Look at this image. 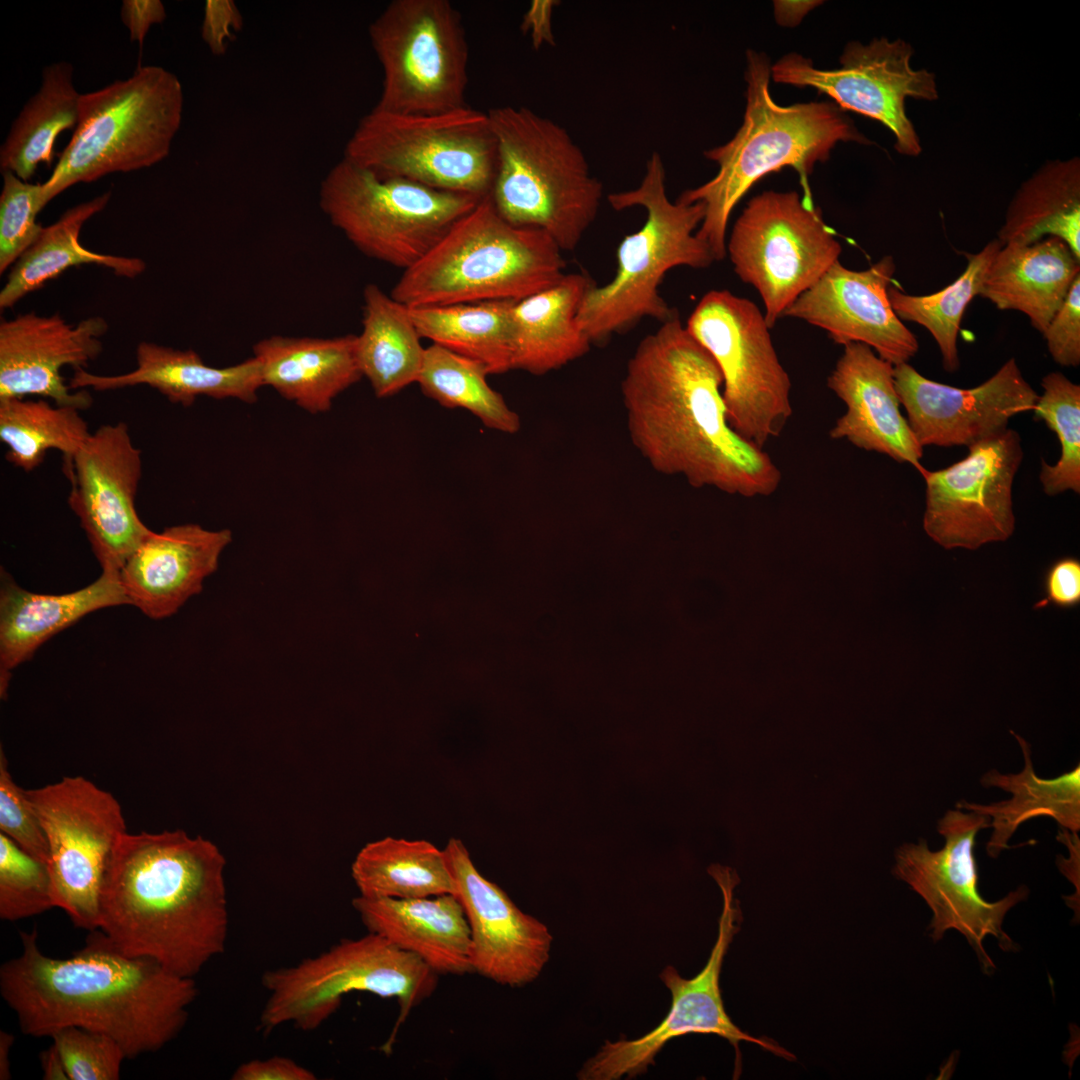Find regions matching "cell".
I'll return each instance as SVG.
<instances>
[{
    "instance_id": "6da1fadb",
    "label": "cell",
    "mask_w": 1080,
    "mask_h": 1080,
    "mask_svg": "<svg viewBox=\"0 0 1080 1080\" xmlns=\"http://www.w3.org/2000/svg\"><path fill=\"white\" fill-rule=\"evenodd\" d=\"M723 377L677 311L629 359L621 396L630 440L656 472L747 498L770 496L781 471L727 420Z\"/></svg>"
},
{
    "instance_id": "7a4b0ae2",
    "label": "cell",
    "mask_w": 1080,
    "mask_h": 1080,
    "mask_svg": "<svg viewBox=\"0 0 1080 1080\" xmlns=\"http://www.w3.org/2000/svg\"><path fill=\"white\" fill-rule=\"evenodd\" d=\"M65 959L38 946V931H21L22 952L2 964L0 992L21 1031L51 1036L75 1026L112 1037L132 1059L156 1052L185 1026L198 995L194 978L119 951L99 929Z\"/></svg>"
},
{
    "instance_id": "3957f363",
    "label": "cell",
    "mask_w": 1080,
    "mask_h": 1080,
    "mask_svg": "<svg viewBox=\"0 0 1080 1080\" xmlns=\"http://www.w3.org/2000/svg\"><path fill=\"white\" fill-rule=\"evenodd\" d=\"M225 865L220 849L201 836L126 832L104 874L98 929L122 953L194 978L225 950Z\"/></svg>"
},
{
    "instance_id": "277c9868",
    "label": "cell",
    "mask_w": 1080,
    "mask_h": 1080,
    "mask_svg": "<svg viewBox=\"0 0 1080 1080\" xmlns=\"http://www.w3.org/2000/svg\"><path fill=\"white\" fill-rule=\"evenodd\" d=\"M744 79L742 125L728 142L704 152L718 165L717 174L677 198L704 205L696 235L709 246L715 261L726 256L732 211L761 178L791 167L800 176L804 197L811 200L807 179L816 164L828 160L840 142L870 143L832 101L777 104L770 93L771 63L764 52L747 50Z\"/></svg>"
},
{
    "instance_id": "5b68a950",
    "label": "cell",
    "mask_w": 1080,
    "mask_h": 1080,
    "mask_svg": "<svg viewBox=\"0 0 1080 1080\" xmlns=\"http://www.w3.org/2000/svg\"><path fill=\"white\" fill-rule=\"evenodd\" d=\"M565 266L547 233L510 224L487 194L403 271L390 295L407 307L519 301L556 284Z\"/></svg>"
},
{
    "instance_id": "8992f818",
    "label": "cell",
    "mask_w": 1080,
    "mask_h": 1080,
    "mask_svg": "<svg viewBox=\"0 0 1080 1080\" xmlns=\"http://www.w3.org/2000/svg\"><path fill=\"white\" fill-rule=\"evenodd\" d=\"M487 113L496 140L489 193L495 209L510 224L542 230L562 251L573 250L603 197L584 152L564 127L529 108Z\"/></svg>"
},
{
    "instance_id": "52a82bcc",
    "label": "cell",
    "mask_w": 1080,
    "mask_h": 1080,
    "mask_svg": "<svg viewBox=\"0 0 1080 1080\" xmlns=\"http://www.w3.org/2000/svg\"><path fill=\"white\" fill-rule=\"evenodd\" d=\"M607 199L617 211L644 208L646 219L619 244L613 278L602 286L594 282L584 295L578 323L592 344H600L646 317L666 321L676 312L660 295L666 273L679 266L705 269L715 262L709 246L696 235L704 205L669 199L665 166L658 152L650 155L637 187L610 193Z\"/></svg>"
},
{
    "instance_id": "ba28073f",
    "label": "cell",
    "mask_w": 1080,
    "mask_h": 1080,
    "mask_svg": "<svg viewBox=\"0 0 1080 1080\" xmlns=\"http://www.w3.org/2000/svg\"><path fill=\"white\" fill-rule=\"evenodd\" d=\"M183 105L178 77L154 65L81 94L72 138L42 183L43 206L75 184L165 159L181 126Z\"/></svg>"
},
{
    "instance_id": "9c48e42d",
    "label": "cell",
    "mask_w": 1080,
    "mask_h": 1080,
    "mask_svg": "<svg viewBox=\"0 0 1080 1080\" xmlns=\"http://www.w3.org/2000/svg\"><path fill=\"white\" fill-rule=\"evenodd\" d=\"M438 974L416 955L368 932L341 939L326 951L291 966L263 973L267 999L260 1026L266 1033L293 1024L313 1031L325 1023L351 992L393 998L399 1016L384 1049L389 1051L400 1025L438 986Z\"/></svg>"
},
{
    "instance_id": "30bf717a",
    "label": "cell",
    "mask_w": 1080,
    "mask_h": 1080,
    "mask_svg": "<svg viewBox=\"0 0 1080 1080\" xmlns=\"http://www.w3.org/2000/svg\"><path fill=\"white\" fill-rule=\"evenodd\" d=\"M344 158L383 178L483 197L496 170L488 113L464 106L418 114L373 108L349 138Z\"/></svg>"
},
{
    "instance_id": "8fae6325",
    "label": "cell",
    "mask_w": 1080,
    "mask_h": 1080,
    "mask_svg": "<svg viewBox=\"0 0 1080 1080\" xmlns=\"http://www.w3.org/2000/svg\"><path fill=\"white\" fill-rule=\"evenodd\" d=\"M482 197L383 178L342 158L321 182L319 205L363 254L408 269Z\"/></svg>"
},
{
    "instance_id": "7c38bea8",
    "label": "cell",
    "mask_w": 1080,
    "mask_h": 1080,
    "mask_svg": "<svg viewBox=\"0 0 1080 1080\" xmlns=\"http://www.w3.org/2000/svg\"><path fill=\"white\" fill-rule=\"evenodd\" d=\"M368 32L383 71L375 108L432 114L466 106L468 45L448 0H394Z\"/></svg>"
},
{
    "instance_id": "4fadbf2b",
    "label": "cell",
    "mask_w": 1080,
    "mask_h": 1080,
    "mask_svg": "<svg viewBox=\"0 0 1080 1080\" xmlns=\"http://www.w3.org/2000/svg\"><path fill=\"white\" fill-rule=\"evenodd\" d=\"M685 326L720 369L730 426L761 448L778 437L792 416L791 380L757 305L728 290H711Z\"/></svg>"
},
{
    "instance_id": "5bb4252c",
    "label": "cell",
    "mask_w": 1080,
    "mask_h": 1080,
    "mask_svg": "<svg viewBox=\"0 0 1080 1080\" xmlns=\"http://www.w3.org/2000/svg\"><path fill=\"white\" fill-rule=\"evenodd\" d=\"M841 251L820 209L796 191L751 198L726 240L734 272L759 293L770 328L839 261Z\"/></svg>"
},
{
    "instance_id": "9a60e30c",
    "label": "cell",
    "mask_w": 1080,
    "mask_h": 1080,
    "mask_svg": "<svg viewBox=\"0 0 1080 1080\" xmlns=\"http://www.w3.org/2000/svg\"><path fill=\"white\" fill-rule=\"evenodd\" d=\"M990 826V818L973 811L950 809L938 820L937 830L945 838L943 848L932 851L925 840L907 843L896 854L894 874L906 882L932 910L928 930L934 941L949 929H956L976 952L982 971L995 966L984 950L983 940L992 935L1004 951L1017 945L1003 931L1006 913L1029 895L1025 885L996 902L983 899L978 891V871L974 856L977 833Z\"/></svg>"
},
{
    "instance_id": "2e32d148",
    "label": "cell",
    "mask_w": 1080,
    "mask_h": 1080,
    "mask_svg": "<svg viewBox=\"0 0 1080 1080\" xmlns=\"http://www.w3.org/2000/svg\"><path fill=\"white\" fill-rule=\"evenodd\" d=\"M27 794L48 840L56 907L76 927L98 929L104 874L127 832L119 802L82 776L64 777Z\"/></svg>"
},
{
    "instance_id": "e0dca14e",
    "label": "cell",
    "mask_w": 1080,
    "mask_h": 1080,
    "mask_svg": "<svg viewBox=\"0 0 1080 1080\" xmlns=\"http://www.w3.org/2000/svg\"><path fill=\"white\" fill-rule=\"evenodd\" d=\"M724 895L718 936L705 967L693 978L682 977L667 966L660 979L671 993V1006L660 1024L633 1040L606 1041L600 1050L577 1073L580 1080L632 1079L655 1065V1057L672 1039L691 1033L713 1034L728 1040L736 1051L739 1069V1043L747 1041L787 1059L794 1056L767 1039L755 1038L742 1031L728 1016L721 994L720 974L724 957L740 927L741 915L732 899L733 883L721 869L713 872Z\"/></svg>"
},
{
    "instance_id": "ac0fdd59",
    "label": "cell",
    "mask_w": 1080,
    "mask_h": 1080,
    "mask_svg": "<svg viewBox=\"0 0 1080 1080\" xmlns=\"http://www.w3.org/2000/svg\"><path fill=\"white\" fill-rule=\"evenodd\" d=\"M911 46L903 40L875 38L867 44H846L833 69L817 68L811 59L790 52L771 64L775 83L811 87L827 95L841 110H850L885 125L895 149L905 156L921 151L919 137L905 111L908 97L938 98L934 74L910 65Z\"/></svg>"
},
{
    "instance_id": "d6986e66",
    "label": "cell",
    "mask_w": 1080,
    "mask_h": 1080,
    "mask_svg": "<svg viewBox=\"0 0 1080 1080\" xmlns=\"http://www.w3.org/2000/svg\"><path fill=\"white\" fill-rule=\"evenodd\" d=\"M951 466L924 470L923 528L945 549L975 550L1006 541L1014 532L1012 490L1023 459L1020 435L1012 429L968 447Z\"/></svg>"
},
{
    "instance_id": "ffe728a7",
    "label": "cell",
    "mask_w": 1080,
    "mask_h": 1080,
    "mask_svg": "<svg viewBox=\"0 0 1080 1080\" xmlns=\"http://www.w3.org/2000/svg\"><path fill=\"white\" fill-rule=\"evenodd\" d=\"M72 487L68 505L80 521L102 570H119L152 532L140 519L135 498L142 452L126 423L91 433L65 471Z\"/></svg>"
},
{
    "instance_id": "44dd1931",
    "label": "cell",
    "mask_w": 1080,
    "mask_h": 1080,
    "mask_svg": "<svg viewBox=\"0 0 1080 1080\" xmlns=\"http://www.w3.org/2000/svg\"><path fill=\"white\" fill-rule=\"evenodd\" d=\"M894 383L922 447H969L995 436L1008 429L1012 417L1033 410L1039 397L1014 358L974 388L930 380L908 363L894 366Z\"/></svg>"
},
{
    "instance_id": "7402d4cb",
    "label": "cell",
    "mask_w": 1080,
    "mask_h": 1080,
    "mask_svg": "<svg viewBox=\"0 0 1080 1080\" xmlns=\"http://www.w3.org/2000/svg\"><path fill=\"white\" fill-rule=\"evenodd\" d=\"M443 850L468 921L474 973L512 988L536 980L550 958L548 927L485 878L460 839L450 838Z\"/></svg>"
},
{
    "instance_id": "603a6c76",
    "label": "cell",
    "mask_w": 1080,
    "mask_h": 1080,
    "mask_svg": "<svg viewBox=\"0 0 1080 1080\" xmlns=\"http://www.w3.org/2000/svg\"><path fill=\"white\" fill-rule=\"evenodd\" d=\"M895 269L890 255L860 271L837 261L791 304L783 317L819 327L843 346L865 344L894 366L908 363L919 344L888 298Z\"/></svg>"
},
{
    "instance_id": "cb8c5ba5",
    "label": "cell",
    "mask_w": 1080,
    "mask_h": 1080,
    "mask_svg": "<svg viewBox=\"0 0 1080 1080\" xmlns=\"http://www.w3.org/2000/svg\"><path fill=\"white\" fill-rule=\"evenodd\" d=\"M108 323L100 316L75 325L59 314L35 312L0 323V400L38 396L80 410L92 405L87 390H72L61 369L84 368L102 352Z\"/></svg>"
},
{
    "instance_id": "d4e9b609",
    "label": "cell",
    "mask_w": 1080,
    "mask_h": 1080,
    "mask_svg": "<svg viewBox=\"0 0 1080 1080\" xmlns=\"http://www.w3.org/2000/svg\"><path fill=\"white\" fill-rule=\"evenodd\" d=\"M827 386L846 406L829 431L832 439L911 464L920 473L925 470L920 463L923 447L900 412L894 365L869 346L850 343L844 346Z\"/></svg>"
},
{
    "instance_id": "484cf974",
    "label": "cell",
    "mask_w": 1080,
    "mask_h": 1080,
    "mask_svg": "<svg viewBox=\"0 0 1080 1080\" xmlns=\"http://www.w3.org/2000/svg\"><path fill=\"white\" fill-rule=\"evenodd\" d=\"M231 541L229 529L209 530L198 524L152 531L119 571L130 605L154 620L174 615L201 592Z\"/></svg>"
},
{
    "instance_id": "4316f807",
    "label": "cell",
    "mask_w": 1080,
    "mask_h": 1080,
    "mask_svg": "<svg viewBox=\"0 0 1080 1080\" xmlns=\"http://www.w3.org/2000/svg\"><path fill=\"white\" fill-rule=\"evenodd\" d=\"M130 605L119 570L104 569L89 585L63 594L34 593L1 569L0 696L7 697L12 671L30 660L51 637L94 611Z\"/></svg>"
},
{
    "instance_id": "83f0119b",
    "label": "cell",
    "mask_w": 1080,
    "mask_h": 1080,
    "mask_svg": "<svg viewBox=\"0 0 1080 1080\" xmlns=\"http://www.w3.org/2000/svg\"><path fill=\"white\" fill-rule=\"evenodd\" d=\"M136 361L134 370L117 375H97L84 368L74 369L68 385L72 390L95 391L147 385L183 407H190L200 396L253 403L257 400L258 390L263 387L260 363L254 356L220 368L207 365L191 349L143 341L137 346Z\"/></svg>"
},
{
    "instance_id": "f1b7e54d",
    "label": "cell",
    "mask_w": 1080,
    "mask_h": 1080,
    "mask_svg": "<svg viewBox=\"0 0 1080 1080\" xmlns=\"http://www.w3.org/2000/svg\"><path fill=\"white\" fill-rule=\"evenodd\" d=\"M352 905L368 932L416 955L438 975L474 973L470 929L455 894L414 899L357 896Z\"/></svg>"
},
{
    "instance_id": "f546056e",
    "label": "cell",
    "mask_w": 1080,
    "mask_h": 1080,
    "mask_svg": "<svg viewBox=\"0 0 1080 1080\" xmlns=\"http://www.w3.org/2000/svg\"><path fill=\"white\" fill-rule=\"evenodd\" d=\"M263 386L312 414L327 412L333 400L362 378L356 335L334 338L273 335L254 344Z\"/></svg>"
},
{
    "instance_id": "4dcf8cb0",
    "label": "cell",
    "mask_w": 1080,
    "mask_h": 1080,
    "mask_svg": "<svg viewBox=\"0 0 1080 1080\" xmlns=\"http://www.w3.org/2000/svg\"><path fill=\"white\" fill-rule=\"evenodd\" d=\"M1079 275L1080 261L1060 238L1007 244L992 261L979 296L1000 310L1024 313L1043 334Z\"/></svg>"
},
{
    "instance_id": "1f68e13d",
    "label": "cell",
    "mask_w": 1080,
    "mask_h": 1080,
    "mask_svg": "<svg viewBox=\"0 0 1080 1080\" xmlns=\"http://www.w3.org/2000/svg\"><path fill=\"white\" fill-rule=\"evenodd\" d=\"M593 283L584 273H569L553 286L513 303V369L544 375L590 350L592 343L578 323V312Z\"/></svg>"
},
{
    "instance_id": "d6a6232c",
    "label": "cell",
    "mask_w": 1080,
    "mask_h": 1080,
    "mask_svg": "<svg viewBox=\"0 0 1080 1080\" xmlns=\"http://www.w3.org/2000/svg\"><path fill=\"white\" fill-rule=\"evenodd\" d=\"M1024 756V768L1019 773L1002 774L992 769L984 773L980 783L985 788H1000L1011 794L1010 799L979 804L960 801L958 809H965L990 818L993 831L986 844L987 854L997 858L1010 848L1009 839L1017 828L1032 818L1048 816L1061 828L1071 832L1080 829V765L1062 775L1045 779L1034 771L1029 744L1011 731Z\"/></svg>"
},
{
    "instance_id": "836d02e7",
    "label": "cell",
    "mask_w": 1080,
    "mask_h": 1080,
    "mask_svg": "<svg viewBox=\"0 0 1080 1080\" xmlns=\"http://www.w3.org/2000/svg\"><path fill=\"white\" fill-rule=\"evenodd\" d=\"M111 192H105L64 212L53 224L43 227L34 244L11 269L0 292V308L16 305L23 297L57 278L71 267L93 264L106 267L118 277L133 279L146 269L137 257L103 254L85 248L79 240L81 229L92 216L108 204Z\"/></svg>"
},
{
    "instance_id": "e575fe53",
    "label": "cell",
    "mask_w": 1080,
    "mask_h": 1080,
    "mask_svg": "<svg viewBox=\"0 0 1080 1080\" xmlns=\"http://www.w3.org/2000/svg\"><path fill=\"white\" fill-rule=\"evenodd\" d=\"M363 301L358 366L378 398L390 397L417 382L425 348L406 305L376 284L365 286Z\"/></svg>"
},
{
    "instance_id": "d590c367",
    "label": "cell",
    "mask_w": 1080,
    "mask_h": 1080,
    "mask_svg": "<svg viewBox=\"0 0 1080 1080\" xmlns=\"http://www.w3.org/2000/svg\"><path fill=\"white\" fill-rule=\"evenodd\" d=\"M1043 237L1063 240L1080 261V162L1078 157L1043 165L1013 197L998 240L1031 245Z\"/></svg>"
},
{
    "instance_id": "8d00e7d4",
    "label": "cell",
    "mask_w": 1080,
    "mask_h": 1080,
    "mask_svg": "<svg viewBox=\"0 0 1080 1080\" xmlns=\"http://www.w3.org/2000/svg\"><path fill=\"white\" fill-rule=\"evenodd\" d=\"M80 96L70 63L44 67L39 89L24 104L1 145V171L29 181L40 163L49 166L57 136L77 125Z\"/></svg>"
},
{
    "instance_id": "74e56055",
    "label": "cell",
    "mask_w": 1080,
    "mask_h": 1080,
    "mask_svg": "<svg viewBox=\"0 0 1080 1080\" xmlns=\"http://www.w3.org/2000/svg\"><path fill=\"white\" fill-rule=\"evenodd\" d=\"M359 896L414 899L455 894L444 850L426 840L385 837L367 843L351 865Z\"/></svg>"
},
{
    "instance_id": "f35d334b",
    "label": "cell",
    "mask_w": 1080,
    "mask_h": 1080,
    "mask_svg": "<svg viewBox=\"0 0 1080 1080\" xmlns=\"http://www.w3.org/2000/svg\"><path fill=\"white\" fill-rule=\"evenodd\" d=\"M514 302L495 300L408 308L421 338L480 362L489 374H503L513 370L511 308Z\"/></svg>"
},
{
    "instance_id": "ab89813d",
    "label": "cell",
    "mask_w": 1080,
    "mask_h": 1080,
    "mask_svg": "<svg viewBox=\"0 0 1080 1080\" xmlns=\"http://www.w3.org/2000/svg\"><path fill=\"white\" fill-rule=\"evenodd\" d=\"M80 411L43 398L0 400V440L7 446L6 460L31 472L54 449L63 454L68 470L91 435Z\"/></svg>"
},
{
    "instance_id": "60d3db41",
    "label": "cell",
    "mask_w": 1080,
    "mask_h": 1080,
    "mask_svg": "<svg viewBox=\"0 0 1080 1080\" xmlns=\"http://www.w3.org/2000/svg\"><path fill=\"white\" fill-rule=\"evenodd\" d=\"M483 364L432 344L425 348L417 380L421 391L446 408H462L488 428L513 434L520 429L519 415L487 382Z\"/></svg>"
},
{
    "instance_id": "b9f144b4",
    "label": "cell",
    "mask_w": 1080,
    "mask_h": 1080,
    "mask_svg": "<svg viewBox=\"0 0 1080 1080\" xmlns=\"http://www.w3.org/2000/svg\"><path fill=\"white\" fill-rule=\"evenodd\" d=\"M998 239L990 241L976 254H968L964 272L944 289L930 295L905 294L890 286L888 298L901 321L918 323L934 337L943 367L954 372L959 367L957 336L967 305L979 295L985 275L1001 249Z\"/></svg>"
},
{
    "instance_id": "7bdbcfd3",
    "label": "cell",
    "mask_w": 1080,
    "mask_h": 1080,
    "mask_svg": "<svg viewBox=\"0 0 1080 1080\" xmlns=\"http://www.w3.org/2000/svg\"><path fill=\"white\" fill-rule=\"evenodd\" d=\"M1043 394L1033 408L1038 419L1057 434L1061 454L1055 465L1042 461L1040 482L1048 496L1080 493V386L1060 372L1043 377Z\"/></svg>"
},
{
    "instance_id": "ee69618b",
    "label": "cell",
    "mask_w": 1080,
    "mask_h": 1080,
    "mask_svg": "<svg viewBox=\"0 0 1080 1080\" xmlns=\"http://www.w3.org/2000/svg\"><path fill=\"white\" fill-rule=\"evenodd\" d=\"M54 907L48 864L0 832V918L16 921Z\"/></svg>"
},
{
    "instance_id": "f6af8a7d",
    "label": "cell",
    "mask_w": 1080,
    "mask_h": 1080,
    "mask_svg": "<svg viewBox=\"0 0 1080 1080\" xmlns=\"http://www.w3.org/2000/svg\"><path fill=\"white\" fill-rule=\"evenodd\" d=\"M3 187L0 195V273L34 244L43 227L37 222L38 213L44 208L42 184H33L12 172H2Z\"/></svg>"
},
{
    "instance_id": "bcb514c9",
    "label": "cell",
    "mask_w": 1080,
    "mask_h": 1080,
    "mask_svg": "<svg viewBox=\"0 0 1080 1080\" xmlns=\"http://www.w3.org/2000/svg\"><path fill=\"white\" fill-rule=\"evenodd\" d=\"M69 1080H118L126 1055L110 1036L68 1026L51 1036Z\"/></svg>"
},
{
    "instance_id": "7dc6e473",
    "label": "cell",
    "mask_w": 1080,
    "mask_h": 1080,
    "mask_svg": "<svg viewBox=\"0 0 1080 1080\" xmlns=\"http://www.w3.org/2000/svg\"><path fill=\"white\" fill-rule=\"evenodd\" d=\"M0 832L34 858L48 864L49 845L40 818L27 794L13 780L0 749Z\"/></svg>"
},
{
    "instance_id": "c3c4849f",
    "label": "cell",
    "mask_w": 1080,
    "mask_h": 1080,
    "mask_svg": "<svg viewBox=\"0 0 1080 1080\" xmlns=\"http://www.w3.org/2000/svg\"><path fill=\"white\" fill-rule=\"evenodd\" d=\"M1053 360L1064 367L1080 364V275L1043 332Z\"/></svg>"
},
{
    "instance_id": "681fc988",
    "label": "cell",
    "mask_w": 1080,
    "mask_h": 1080,
    "mask_svg": "<svg viewBox=\"0 0 1080 1080\" xmlns=\"http://www.w3.org/2000/svg\"><path fill=\"white\" fill-rule=\"evenodd\" d=\"M1044 597L1034 605L1039 610L1050 605L1071 609L1080 603V561L1074 557L1056 560L1046 571Z\"/></svg>"
},
{
    "instance_id": "f907efd6",
    "label": "cell",
    "mask_w": 1080,
    "mask_h": 1080,
    "mask_svg": "<svg viewBox=\"0 0 1080 1080\" xmlns=\"http://www.w3.org/2000/svg\"><path fill=\"white\" fill-rule=\"evenodd\" d=\"M242 15L232 0H207L201 36L213 55L221 56L235 33L242 28Z\"/></svg>"
},
{
    "instance_id": "816d5d0a",
    "label": "cell",
    "mask_w": 1080,
    "mask_h": 1080,
    "mask_svg": "<svg viewBox=\"0 0 1080 1080\" xmlns=\"http://www.w3.org/2000/svg\"><path fill=\"white\" fill-rule=\"evenodd\" d=\"M316 1078L317 1076L311 1070L282 1056L243 1062L231 1076L232 1080H315Z\"/></svg>"
},
{
    "instance_id": "f5cc1de1",
    "label": "cell",
    "mask_w": 1080,
    "mask_h": 1080,
    "mask_svg": "<svg viewBox=\"0 0 1080 1080\" xmlns=\"http://www.w3.org/2000/svg\"><path fill=\"white\" fill-rule=\"evenodd\" d=\"M120 16L129 31L131 41L142 47L147 32L153 24L166 18L164 4L160 0H124Z\"/></svg>"
},
{
    "instance_id": "db71d44e",
    "label": "cell",
    "mask_w": 1080,
    "mask_h": 1080,
    "mask_svg": "<svg viewBox=\"0 0 1080 1080\" xmlns=\"http://www.w3.org/2000/svg\"><path fill=\"white\" fill-rule=\"evenodd\" d=\"M559 3L557 0H533L525 11L520 30L529 34L535 50L545 45H555L552 15Z\"/></svg>"
},
{
    "instance_id": "11a10c76",
    "label": "cell",
    "mask_w": 1080,
    "mask_h": 1080,
    "mask_svg": "<svg viewBox=\"0 0 1080 1080\" xmlns=\"http://www.w3.org/2000/svg\"><path fill=\"white\" fill-rule=\"evenodd\" d=\"M774 17L782 27L792 28L797 26L803 18L823 1L818 0H779L773 2Z\"/></svg>"
},
{
    "instance_id": "9f6ffc18",
    "label": "cell",
    "mask_w": 1080,
    "mask_h": 1080,
    "mask_svg": "<svg viewBox=\"0 0 1080 1080\" xmlns=\"http://www.w3.org/2000/svg\"><path fill=\"white\" fill-rule=\"evenodd\" d=\"M40 1063L44 1080H69L61 1055L53 1043L41 1052Z\"/></svg>"
},
{
    "instance_id": "6f0895ef",
    "label": "cell",
    "mask_w": 1080,
    "mask_h": 1080,
    "mask_svg": "<svg viewBox=\"0 0 1080 1080\" xmlns=\"http://www.w3.org/2000/svg\"><path fill=\"white\" fill-rule=\"evenodd\" d=\"M14 1043V1036L3 1030L0 1031V1079H11L9 1053Z\"/></svg>"
}]
</instances>
